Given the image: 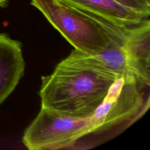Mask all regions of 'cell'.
<instances>
[{
  "label": "cell",
  "instance_id": "8992f818",
  "mask_svg": "<svg viewBox=\"0 0 150 150\" xmlns=\"http://www.w3.org/2000/svg\"><path fill=\"white\" fill-rule=\"evenodd\" d=\"M25 67L22 43L0 33V105L18 85Z\"/></svg>",
  "mask_w": 150,
  "mask_h": 150
},
{
  "label": "cell",
  "instance_id": "ba28073f",
  "mask_svg": "<svg viewBox=\"0 0 150 150\" xmlns=\"http://www.w3.org/2000/svg\"><path fill=\"white\" fill-rule=\"evenodd\" d=\"M124 7L145 17L150 15V1L149 0H113Z\"/></svg>",
  "mask_w": 150,
  "mask_h": 150
},
{
  "label": "cell",
  "instance_id": "30bf717a",
  "mask_svg": "<svg viewBox=\"0 0 150 150\" xmlns=\"http://www.w3.org/2000/svg\"><path fill=\"white\" fill-rule=\"evenodd\" d=\"M149 1H150V0H149Z\"/></svg>",
  "mask_w": 150,
  "mask_h": 150
},
{
  "label": "cell",
  "instance_id": "277c9868",
  "mask_svg": "<svg viewBox=\"0 0 150 150\" xmlns=\"http://www.w3.org/2000/svg\"><path fill=\"white\" fill-rule=\"evenodd\" d=\"M141 90L133 77L122 76L115 80L90 117L93 123L91 133L103 132L135 117L144 104Z\"/></svg>",
  "mask_w": 150,
  "mask_h": 150
},
{
  "label": "cell",
  "instance_id": "5b68a950",
  "mask_svg": "<svg viewBox=\"0 0 150 150\" xmlns=\"http://www.w3.org/2000/svg\"><path fill=\"white\" fill-rule=\"evenodd\" d=\"M96 21L104 30L110 40L118 44L146 74L150 76V21L133 26L123 27L82 11Z\"/></svg>",
  "mask_w": 150,
  "mask_h": 150
},
{
  "label": "cell",
  "instance_id": "3957f363",
  "mask_svg": "<svg viewBox=\"0 0 150 150\" xmlns=\"http://www.w3.org/2000/svg\"><path fill=\"white\" fill-rule=\"evenodd\" d=\"M90 117L74 118L41 107L36 117L25 129L22 142L29 150L69 148L80 138L92 132Z\"/></svg>",
  "mask_w": 150,
  "mask_h": 150
},
{
  "label": "cell",
  "instance_id": "7a4b0ae2",
  "mask_svg": "<svg viewBox=\"0 0 150 150\" xmlns=\"http://www.w3.org/2000/svg\"><path fill=\"white\" fill-rule=\"evenodd\" d=\"M30 4L76 50L92 55L109 45L110 39L101 27L80 10L60 0H32Z\"/></svg>",
  "mask_w": 150,
  "mask_h": 150
},
{
  "label": "cell",
  "instance_id": "52a82bcc",
  "mask_svg": "<svg viewBox=\"0 0 150 150\" xmlns=\"http://www.w3.org/2000/svg\"><path fill=\"white\" fill-rule=\"evenodd\" d=\"M69 6L101 17L120 26L139 25L149 19L113 0H60Z\"/></svg>",
  "mask_w": 150,
  "mask_h": 150
},
{
  "label": "cell",
  "instance_id": "9c48e42d",
  "mask_svg": "<svg viewBox=\"0 0 150 150\" xmlns=\"http://www.w3.org/2000/svg\"><path fill=\"white\" fill-rule=\"evenodd\" d=\"M8 0H0V7H3L5 5Z\"/></svg>",
  "mask_w": 150,
  "mask_h": 150
},
{
  "label": "cell",
  "instance_id": "6da1fadb",
  "mask_svg": "<svg viewBox=\"0 0 150 150\" xmlns=\"http://www.w3.org/2000/svg\"><path fill=\"white\" fill-rule=\"evenodd\" d=\"M120 77L92 55L73 50L52 74L41 77V107L71 118L90 117Z\"/></svg>",
  "mask_w": 150,
  "mask_h": 150
}]
</instances>
